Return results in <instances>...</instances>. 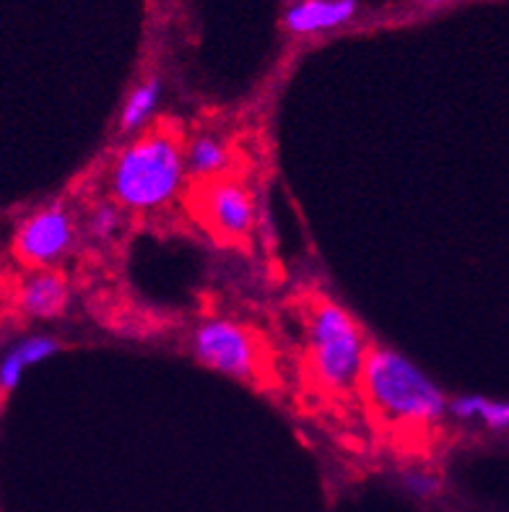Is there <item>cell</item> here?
<instances>
[{
    "label": "cell",
    "mask_w": 509,
    "mask_h": 512,
    "mask_svg": "<svg viewBox=\"0 0 509 512\" xmlns=\"http://www.w3.org/2000/svg\"><path fill=\"white\" fill-rule=\"evenodd\" d=\"M185 149L167 130L133 141L112 167L115 201L133 211H151L169 203L185 180Z\"/></svg>",
    "instance_id": "obj_1"
},
{
    "label": "cell",
    "mask_w": 509,
    "mask_h": 512,
    "mask_svg": "<svg viewBox=\"0 0 509 512\" xmlns=\"http://www.w3.org/2000/svg\"><path fill=\"white\" fill-rule=\"evenodd\" d=\"M361 385L369 401L393 422L437 424L450 406L432 377L393 349H369Z\"/></svg>",
    "instance_id": "obj_2"
},
{
    "label": "cell",
    "mask_w": 509,
    "mask_h": 512,
    "mask_svg": "<svg viewBox=\"0 0 509 512\" xmlns=\"http://www.w3.org/2000/svg\"><path fill=\"white\" fill-rule=\"evenodd\" d=\"M312 364L320 383L333 390H351L361 383L367 364V341L356 320L336 302H320L307 323Z\"/></svg>",
    "instance_id": "obj_3"
},
{
    "label": "cell",
    "mask_w": 509,
    "mask_h": 512,
    "mask_svg": "<svg viewBox=\"0 0 509 512\" xmlns=\"http://www.w3.org/2000/svg\"><path fill=\"white\" fill-rule=\"evenodd\" d=\"M193 354L208 370L237 380H252L260 364L255 336L245 325L226 318H208L195 328Z\"/></svg>",
    "instance_id": "obj_4"
},
{
    "label": "cell",
    "mask_w": 509,
    "mask_h": 512,
    "mask_svg": "<svg viewBox=\"0 0 509 512\" xmlns=\"http://www.w3.org/2000/svg\"><path fill=\"white\" fill-rule=\"evenodd\" d=\"M76 240L71 214L60 203L32 214L16 232V255L29 266H52L58 263Z\"/></svg>",
    "instance_id": "obj_5"
},
{
    "label": "cell",
    "mask_w": 509,
    "mask_h": 512,
    "mask_svg": "<svg viewBox=\"0 0 509 512\" xmlns=\"http://www.w3.org/2000/svg\"><path fill=\"white\" fill-rule=\"evenodd\" d=\"M206 214L221 234L239 240L252 229V201L237 182H219L206 195Z\"/></svg>",
    "instance_id": "obj_6"
},
{
    "label": "cell",
    "mask_w": 509,
    "mask_h": 512,
    "mask_svg": "<svg viewBox=\"0 0 509 512\" xmlns=\"http://www.w3.org/2000/svg\"><path fill=\"white\" fill-rule=\"evenodd\" d=\"M356 11H359V0H302L286 11L284 24L294 34L330 32L348 24Z\"/></svg>",
    "instance_id": "obj_7"
},
{
    "label": "cell",
    "mask_w": 509,
    "mask_h": 512,
    "mask_svg": "<svg viewBox=\"0 0 509 512\" xmlns=\"http://www.w3.org/2000/svg\"><path fill=\"white\" fill-rule=\"evenodd\" d=\"M21 310L29 318H58L60 312L68 305V284L60 273L42 271L21 286L19 294Z\"/></svg>",
    "instance_id": "obj_8"
},
{
    "label": "cell",
    "mask_w": 509,
    "mask_h": 512,
    "mask_svg": "<svg viewBox=\"0 0 509 512\" xmlns=\"http://www.w3.org/2000/svg\"><path fill=\"white\" fill-rule=\"evenodd\" d=\"M58 351H60L58 338H52V336L24 338V341L13 346L6 357H3V362H0V388L13 390L21 383V377H24V372L29 370V367L45 362V359H50L52 354H58Z\"/></svg>",
    "instance_id": "obj_9"
},
{
    "label": "cell",
    "mask_w": 509,
    "mask_h": 512,
    "mask_svg": "<svg viewBox=\"0 0 509 512\" xmlns=\"http://www.w3.org/2000/svg\"><path fill=\"white\" fill-rule=\"evenodd\" d=\"M447 414L460 422H481L491 432H509V401L486 396H458L450 398Z\"/></svg>",
    "instance_id": "obj_10"
},
{
    "label": "cell",
    "mask_w": 509,
    "mask_h": 512,
    "mask_svg": "<svg viewBox=\"0 0 509 512\" xmlns=\"http://www.w3.org/2000/svg\"><path fill=\"white\" fill-rule=\"evenodd\" d=\"M185 167L195 177L221 175L229 167V149L219 136L203 133V136L193 138L185 149Z\"/></svg>",
    "instance_id": "obj_11"
},
{
    "label": "cell",
    "mask_w": 509,
    "mask_h": 512,
    "mask_svg": "<svg viewBox=\"0 0 509 512\" xmlns=\"http://www.w3.org/2000/svg\"><path fill=\"white\" fill-rule=\"evenodd\" d=\"M162 91L164 86L159 78H146L143 84L130 91L123 104V112H120V130L123 133H136L138 128L149 123L159 102H162Z\"/></svg>",
    "instance_id": "obj_12"
},
{
    "label": "cell",
    "mask_w": 509,
    "mask_h": 512,
    "mask_svg": "<svg viewBox=\"0 0 509 512\" xmlns=\"http://www.w3.org/2000/svg\"><path fill=\"white\" fill-rule=\"evenodd\" d=\"M120 224H123V216H120V208L115 203H102L89 216V232L94 240H115L117 232H120Z\"/></svg>",
    "instance_id": "obj_13"
},
{
    "label": "cell",
    "mask_w": 509,
    "mask_h": 512,
    "mask_svg": "<svg viewBox=\"0 0 509 512\" xmlns=\"http://www.w3.org/2000/svg\"><path fill=\"white\" fill-rule=\"evenodd\" d=\"M400 484H403L408 494L419 497V500H429V497L439 492V479L429 474V471H424V468H406L400 474Z\"/></svg>",
    "instance_id": "obj_14"
},
{
    "label": "cell",
    "mask_w": 509,
    "mask_h": 512,
    "mask_svg": "<svg viewBox=\"0 0 509 512\" xmlns=\"http://www.w3.org/2000/svg\"><path fill=\"white\" fill-rule=\"evenodd\" d=\"M424 3H429V6H439V3H447V0H424Z\"/></svg>",
    "instance_id": "obj_15"
}]
</instances>
